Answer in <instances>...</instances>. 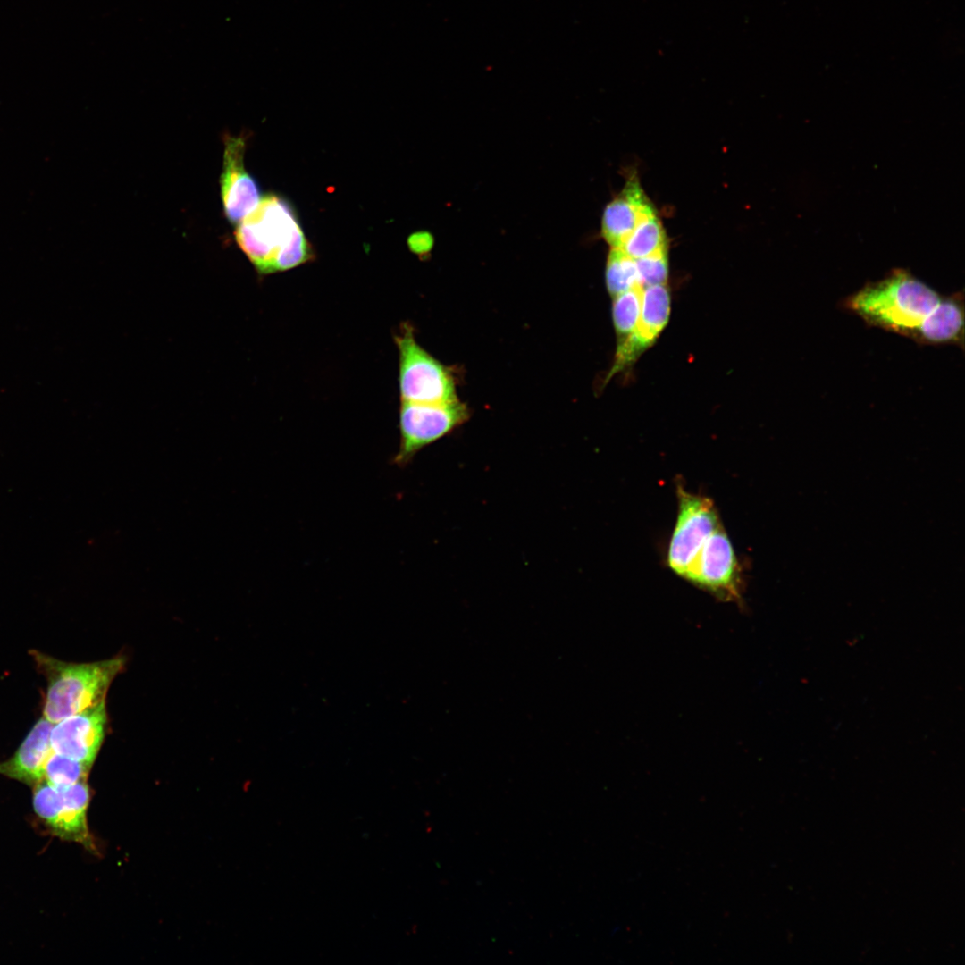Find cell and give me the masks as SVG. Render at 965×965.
I'll return each instance as SVG.
<instances>
[{"label":"cell","mask_w":965,"mask_h":965,"mask_svg":"<svg viewBox=\"0 0 965 965\" xmlns=\"http://www.w3.org/2000/svg\"><path fill=\"white\" fill-rule=\"evenodd\" d=\"M942 297L910 272L899 268L850 295L844 307L870 326L912 340Z\"/></svg>","instance_id":"1"},{"label":"cell","mask_w":965,"mask_h":965,"mask_svg":"<svg viewBox=\"0 0 965 965\" xmlns=\"http://www.w3.org/2000/svg\"><path fill=\"white\" fill-rule=\"evenodd\" d=\"M235 239L260 273L285 271L313 256L292 207L273 194L261 197L237 224Z\"/></svg>","instance_id":"2"},{"label":"cell","mask_w":965,"mask_h":965,"mask_svg":"<svg viewBox=\"0 0 965 965\" xmlns=\"http://www.w3.org/2000/svg\"><path fill=\"white\" fill-rule=\"evenodd\" d=\"M31 654L47 682L43 714L53 724L105 701L109 685L124 666L122 657L77 664L38 650Z\"/></svg>","instance_id":"3"},{"label":"cell","mask_w":965,"mask_h":965,"mask_svg":"<svg viewBox=\"0 0 965 965\" xmlns=\"http://www.w3.org/2000/svg\"><path fill=\"white\" fill-rule=\"evenodd\" d=\"M395 341L399 354L401 401L443 403L457 399L449 371L419 346L409 324L402 325Z\"/></svg>","instance_id":"4"},{"label":"cell","mask_w":965,"mask_h":965,"mask_svg":"<svg viewBox=\"0 0 965 965\" xmlns=\"http://www.w3.org/2000/svg\"><path fill=\"white\" fill-rule=\"evenodd\" d=\"M468 417L466 407L456 399L443 403L401 401L400 441L393 464L405 466L424 447L449 434Z\"/></svg>","instance_id":"5"},{"label":"cell","mask_w":965,"mask_h":965,"mask_svg":"<svg viewBox=\"0 0 965 965\" xmlns=\"http://www.w3.org/2000/svg\"><path fill=\"white\" fill-rule=\"evenodd\" d=\"M89 789L86 781L55 786L41 781L33 786V808L57 837L92 847L87 823Z\"/></svg>","instance_id":"6"},{"label":"cell","mask_w":965,"mask_h":965,"mask_svg":"<svg viewBox=\"0 0 965 965\" xmlns=\"http://www.w3.org/2000/svg\"><path fill=\"white\" fill-rule=\"evenodd\" d=\"M678 514L667 548V563L684 578L708 537L722 524L708 497L677 487Z\"/></svg>","instance_id":"7"},{"label":"cell","mask_w":965,"mask_h":965,"mask_svg":"<svg viewBox=\"0 0 965 965\" xmlns=\"http://www.w3.org/2000/svg\"><path fill=\"white\" fill-rule=\"evenodd\" d=\"M684 579L723 600H741L740 567L722 524L705 541Z\"/></svg>","instance_id":"8"},{"label":"cell","mask_w":965,"mask_h":965,"mask_svg":"<svg viewBox=\"0 0 965 965\" xmlns=\"http://www.w3.org/2000/svg\"><path fill=\"white\" fill-rule=\"evenodd\" d=\"M107 723L105 701L53 725L52 750L92 766L103 742Z\"/></svg>","instance_id":"9"},{"label":"cell","mask_w":965,"mask_h":965,"mask_svg":"<svg viewBox=\"0 0 965 965\" xmlns=\"http://www.w3.org/2000/svg\"><path fill=\"white\" fill-rule=\"evenodd\" d=\"M221 174V194L227 220L238 224L261 200L259 187L244 166L246 141L243 136L226 134Z\"/></svg>","instance_id":"10"},{"label":"cell","mask_w":965,"mask_h":965,"mask_svg":"<svg viewBox=\"0 0 965 965\" xmlns=\"http://www.w3.org/2000/svg\"><path fill=\"white\" fill-rule=\"evenodd\" d=\"M670 315V293L664 284L646 286L642 290L640 317L633 336L617 345L610 375L633 363L655 341L667 323Z\"/></svg>","instance_id":"11"},{"label":"cell","mask_w":965,"mask_h":965,"mask_svg":"<svg viewBox=\"0 0 965 965\" xmlns=\"http://www.w3.org/2000/svg\"><path fill=\"white\" fill-rule=\"evenodd\" d=\"M652 212L654 210L637 180L630 179L603 212L601 232L604 239L612 248H620L638 223Z\"/></svg>","instance_id":"12"},{"label":"cell","mask_w":965,"mask_h":965,"mask_svg":"<svg viewBox=\"0 0 965 965\" xmlns=\"http://www.w3.org/2000/svg\"><path fill=\"white\" fill-rule=\"evenodd\" d=\"M53 725L44 717L40 718L15 753L0 763V775L30 786L43 781L44 766L53 751L50 743Z\"/></svg>","instance_id":"13"},{"label":"cell","mask_w":965,"mask_h":965,"mask_svg":"<svg viewBox=\"0 0 965 965\" xmlns=\"http://www.w3.org/2000/svg\"><path fill=\"white\" fill-rule=\"evenodd\" d=\"M920 345H957L964 343V302L962 292L943 296L939 304L921 324L913 339Z\"/></svg>","instance_id":"14"},{"label":"cell","mask_w":965,"mask_h":965,"mask_svg":"<svg viewBox=\"0 0 965 965\" xmlns=\"http://www.w3.org/2000/svg\"><path fill=\"white\" fill-rule=\"evenodd\" d=\"M618 248L633 259L666 252L664 229L655 212L645 216Z\"/></svg>","instance_id":"15"},{"label":"cell","mask_w":965,"mask_h":965,"mask_svg":"<svg viewBox=\"0 0 965 965\" xmlns=\"http://www.w3.org/2000/svg\"><path fill=\"white\" fill-rule=\"evenodd\" d=\"M642 286L615 296L612 307L613 322L617 336V345L622 344L636 331L642 303Z\"/></svg>","instance_id":"16"},{"label":"cell","mask_w":965,"mask_h":965,"mask_svg":"<svg viewBox=\"0 0 965 965\" xmlns=\"http://www.w3.org/2000/svg\"><path fill=\"white\" fill-rule=\"evenodd\" d=\"M606 282L608 292L613 296L641 285L635 260L618 248H612L608 254Z\"/></svg>","instance_id":"17"},{"label":"cell","mask_w":965,"mask_h":965,"mask_svg":"<svg viewBox=\"0 0 965 965\" xmlns=\"http://www.w3.org/2000/svg\"><path fill=\"white\" fill-rule=\"evenodd\" d=\"M91 766L52 751L43 770V781L55 786H68L86 781Z\"/></svg>","instance_id":"18"},{"label":"cell","mask_w":965,"mask_h":965,"mask_svg":"<svg viewBox=\"0 0 965 965\" xmlns=\"http://www.w3.org/2000/svg\"><path fill=\"white\" fill-rule=\"evenodd\" d=\"M639 282L643 286L664 284L667 279L668 264L666 252L634 259Z\"/></svg>","instance_id":"19"}]
</instances>
